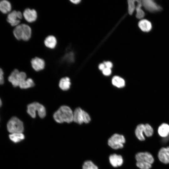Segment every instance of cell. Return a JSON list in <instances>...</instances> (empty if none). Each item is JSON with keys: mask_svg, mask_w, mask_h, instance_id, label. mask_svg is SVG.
I'll use <instances>...</instances> for the list:
<instances>
[{"mask_svg": "<svg viewBox=\"0 0 169 169\" xmlns=\"http://www.w3.org/2000/svg\"><path fill=\"white\" fill-rule=\"evenodd\" d=\"M154 131L153 128L149 124L145 125L144 133L148 137L151 136L153 134Z\"/></svg>", "mask_w": 169, "mask_h": 169, "instance_id": "cell-27", "label": "cell"}, {"mask_svg": "<svg viewBox=\"0 0 169 169\" xmlns=\"http://www.w3.org/2000/svg\"><path fill=\"white\" fill-rule=\"evenodd\" d=\"M27 112L32 118H34L36 116V111L41 118H44L46 115V110L44 105L37 102H34L29 104L27 106Z\"/></svg>", "mask_w": 169, "mask_h": 169, "instance_id": "cell-4", "label": "cell"}, {"mask_svg": "<svg viewBox=\"0 0 169 169\" xmlns=\"http://www.w3.org/2000/svg\"><path fill=\"white\" fill-rule=\"evenodd\" d=\"M23 17L28 22L31 23L35 21L37 18V13L34 9L27 8L23 13Z\"/></svg>", "mask_w": 169, "mask_h": 169, "instance_id": "cell-11", "label": "cell"}, {"mask_svg": "<svg viewBox=\"0 0 169 169\" xmlns=\"http://www.w3.org/2000/svg\"><path fill=\"white\" fill-rule=\"evenodd\" d=\"M136 166L140 169H150L154 160L152 155L147 152H140L135 156Z\"/></svg>", "mask_w": 169, "mask_h": 169, "instance_id": "cell-2", "label": "cell"}, {"mask_svg": "<svg viewBox=\"0 0 169 169\" xmlns=\"http://www.w3.org/2000/svg\"><path fill=\"white\" fill-rule=\"evenodd\" d=\"M91 120L89 114L80 108H76L73 112V121L79 124L88 123Z\"/></svg>", "mask_w": 169, "mask_h": 169, "instance_id": "cell-6", "label": "cell"}, {"mask_svg": "<svg viewBox=\"0 0 169 169\" xmlns=\"http://www.w3.org/2000/svg\"><path fill=\"white\" fill-rule=\"evenodd\" d=\"M103 63L106 68L111 69L113 67V65L112 63L110 61H105Z\"/></svg>", "mask_w": 169, "mask_h": 169, "instance_id": "cell-30", "label": "cell"}, {"mask_svg": "<svg viewBox=\"0 0 169 169\" xmlns=\"http://www.w3.org/2000/svg\"><path fill=\"white\" fill-rule=\"evenodd\" d=\"M12 9L10 3L6 0L0 1V11L3 13L6 14L10 12Z\"/></svg>", "mask_w": 169, "mask_h": 169, "instance_id": "cell-19", "label": "cell"}, {"mask_svg": "<svg viewBox=\"0 0 169 169\" xmlns=\"http://www.w3.org/2000/svg\"><path fill=\"white\" fill-rule=\"evenodd\" d=\"M145 125L141 124L137 125L135 130V134L137 138L140 141H144L145 138L143 135Z\"/></svg>", "mask_w": 169, "mask_h": 169, "instance_id": "cell-18", "label": "cell"}, {"mask_svg": "<svg viewBox=\"0 0 169 169\" xmlns=\"http://www.w3.org/2000/svg\"><path fill=\"white\" fill-rule=\"evenodd\" d=\"M136 0H129L127 1L128 12L130 15L133 14L136 9Z\"/></svg>", "mask_w": 169, "mask_h": 169, "instance_id": "cell-25", "label": "cell"}, {"mask_svg": "<svg viewBox=\"0 0 169 169\" xmlns=\"http://www.w3.org/2000/svg\"><path fill=\"white\" fill-rule=\"evenodd\" d=\"M71 85L70 79L69 78L66 77L61 78L59 81V86L63 90H68Z\"/></svg>", "mask_w": 169, "mask_h": 169, "instance_id": "cell-21", "label": "cell"}, {"mask_svg": "<svg viewBox=\"0 0 169 169\" xmlns=\"http://www.w3.org/2000/svg\"><path fill=\"white\" fill-rule=\"evenodd\" d=\"M158 133L161 137H166L169 135V125L163 123L159 126L158 129Z\"/></svg>", "mask_w": 169, "mask_h": 169, "instance_id": "cell-17", "label": "cell"}, {"mask_svg": "<svg viewBox=\"0 0 169 169\" xmlns=\"http://www.w3.org/2000/svg\"><path fill=\"white\" fill-rule=\"evenodd\" d=\"M111 82L112 84L118 88H122L125 85V81L122 78L118 76H115L113 77Z\"/></svg>", "mask_w": 169, "mask_h": 169, "instance_id": "cell-20", "label": "cell"}, {"mask_svg": "<svg viewBox=\"0 0 169 169\" xmlns=\"http://www.w3.org/2000/svg\"><path fill=\"white\" fill-rule=\"evenodd\" d=\"M82 169H98V168L92 161L88 160L84 162Z\"/></svg>", "mask_w": 169, "mask_h": 169, "instance_id": "cell-26", "label": "cell"}, {"mask_svg": "<svg viewBox=\"0 0 169 169\" xmlns=\"http://www.w3.org/2000/svg\"><path fill=\"white\" fill-rule=\"evenodd\" d=\"M13 33L17 39L27 41L31 37L32 30L28 25L24 23L20 24L15 27Z\"/></svg>", "mask_w": 169, "mask_h": 169, "instance_id": "cell-3", "label": "cell"}, {"mask_svg": "<svg viewBox=\"0 0 169 169\" xmlns=\"http://www.w3.org/2000/svg\"><path fill=\"white\" fill-rule=\"evenodd\" d=\"M109 160L111 165L115 167L121 166L123 163L122 156L115 154L110 155L109 157Z\"/></svg>", "mask_w": 169, "mask_h": 169, "instance_id": "cell-14", "label": "cell"}, {"mask_svg": "<svg viewBox=\"0 0 169 169\" xmlns=\"http://www.w3.org/2000/svg\"><path fill=\"white\" fill-rule=\"evenodd\" d=\"M3 72L2 69L0 68V84L4 83Z\"/></svg>", "mask_w": 169, "mask_h": 169, "instance_id": "cell-29", "label": "cell"}, {"mask_svg": "<svg viewBox=\"0 0 169 169\" xmlns=\"http://www.w3.org/2000/svg\"><path fill=\"white\" fill-rule=\"evenodd\" d=\"M125 142V139L123 135L115 133L109 138L108 144L112 148L117 150L122 148Z\"/></svg>", "mask_w": 169, "mask_h": 169, "instance_id": "cell-7", "label": "cell"}, {"mask_svg": "<svg viewBox=\"0 0 169 169\" xmlns=\"http://www.w3.org/2000/svg\"><path fill=\"white\" fill-rule=\"evenodd\" d=\"M103 75L106 76L110 75L112 72L111 69L105 67L102 71Z\"/></svg>", "mask_w": 169, "mask_h": 169, "instance_id": "cell-28", "label": "cell"}, {"mask_svg": "<svg viewBox=\"0 0 169 169\" xmlns=\"http://www.w3.org/2000/svg\"><path fill=\"white\" fill-rule=\"evenodd\" d=\"M35 84L31 78H28L22 81L19 85L20 88L22 89H26L33 87Z\"/></svg>", "mask_w": 169, "mask_h": 169, "instance_id": "cell-24", "label": "cell"}, {"mask_svg": "<svg viewBox=\"0 0 169 169\" xmlns=\"http://www.w3.org/2000/svg\"><path fill=\"white\" fill-rule=\"evenodd\" d=\"M2 105V101H1V99H0V107Z\"/></svg>", "mask_w": 169, "mask_h": 169, "instance_id": "cell-33", "label": "cell"}, {"mask_svg": "<svg viewBox=\"0 0 169 169\" xmlns=\"http://www.w3.org/2000/svg\"><path fill=\"white\" fill-rule=\"evenodd\" d=\"M53 118L58 123H70L73 121V112L69 106L62 105L54 112Z\"/></svg>", "mask_w": 169, "mask_h": 169, "instance_id": "cell-1", "label": "cell"}, {"mask_svg": "<svg viewBox=\"0 0 169 169\" xmlns=\"http://www.w3.org/2000/svg\"><path fill=\"white\" fill-rule=\"evenodd\" d=\"M31 63L33 68L37 71L43 69L45 66L44 60L38 57L33 58L31 60Z\"/></svg>", "mask_w": 169, "mask_h": 169, "instance_id": "cell-12", "label": "cell"}, {"mask_svg": "<svg viewBox=\"0 0 169 169\" xmlns=\"http://www.w3.org/2000/svg\"><path fill=\"white\" fill-rule=\"evenodd\" d=\"M8 131L12 133H22L24 130L23 122L15 116L12 117L7 124Z\"/></svg>", "mask_w": 169, "mask_h": 169, "instance_id": "cell-5", "label": "cell"}, {"mask_svg": "<svg viewBox=\"0 0 169 169\" xmlns=\"http://www.w3.org/2000/svg\"><path fill=\"white\" fill-rule=\"evenodd\" d=\"M142 6L147 10L151 12L159 11L161 7L153 0H143L141 1Z\"/></svg>", "mask_w": 169, "mask_h": 169, "instance_id": "cell-10", "label": "cell"}, {"mask_svg": "<svg viewBox=\"0 0 169 169\" xmlns=\"http://www.w3.org/2000/svg\"><path fill=\"white\" fill-rule=\"evenodd\" d=\"M138 26L141 31L145 32L150 31L152 27L151 22L146 19H142L140 21Z\"/></svg>", "mask_w": 169, "mask_h": 169, "instance_id": "cell-15", "label": "cell"}, {"mask_svg": "<svg viewBox=\"0 0 169 169\" xmlns=\"http://www.w3.org/2000/svg\"><path fill=\"white\" fill-rule=\"evenodd\" d=\"M44 43L46 47L50 49H53L56 47L57 40L55 36L52 35H49L44 39Z\"/></svg>", "mask_w": 169, "mask_h": 169, "instance_id": "cell-16", "label": "cell"}, {"mask_svg": "<svg viewBox=\"0 0 169 169\" xmlns=\"http://www.w3.org/2000/svg\"><path fill=\"white\" fill-rule=\"evenodd\" d=\"M105 68L104 64L103 63L100 64L98 66L99 69L102 71Z\"/></svg>", "mask_w": 169, "mask_h": 169, "instance_id": "cell-31", "label": "cell"}, {"mask_svg": "<svg viewBox=\"0 0 169 169\" xmlns=\"http://www.w3.org/2000/svg\"><path fill=\"white\" fill-rule=\"evenodd\" d=\"M70 1L73 4H77L79 3L81 1L80 0H70Z\"/></svg>", "mask_w": 169, "mask_h": 169, "instance_id": "cell-32", "label": "cell"}, {"mask_svg": "<svg viewBox=\"0 0 169 169\" xmlns=\"http://www.w3.org/2000/svg\"><path fill=\"white\" fill-rule=\"evenodd\" d=\"M158 157L161 162L165 164L169 163V146L161 148L158 153Z\"/></svg>", "mask_w": 169, "mask_h": 169, "instance_id": "cell-13", "label": "cell"}, {"mask_svg": "<svg viewBox=\"0 0 169 169\" xmlns=\"http://www.w3.org/2000/svg\"><path fill=\"white\" fill-rule=\"evenodd\" d=\"M27 75L23 72H19L17 69H14L8 77V80L14 87L19 86L20 83L26 79Z\"/></svg>", "mask_w": 169, "mask_h": 169, "instance_id": "cell-8", "label": "cell"}, {"mask_svg": "<svg viewBox=\"0 0 169 169\" xmlns=\"http://www.w3.org/2000/svg\"><path fill=\"white\" fill-rule=\"evenodd\" d=\"M9 138L12 142L16 143L24 140L25 136L22 133H15L9 134Z\"/></svg>", "mask_w": 169, "mask_h": 169, "instance_id": "cell-22", "label": "cell"}, {"mask_svg": "<svg viewBox=\"0 0 169 169\" xmlns=\"http://www.w3.org/2000/svg\"><path fill=\"white\" fill-rule=\"evenodd\" d=\"M136 2L137 3L135 9L136 12V17L138 19H141L145 15L144 11L141 9L142 6L141 1L136 0Z\"/></svg>", "mask_w": 169, "mask_h": 169, "instance_id": "cell-23", "label": "cell"}, {"mask_svg": "<svg viewBox=\"0 0 169 169\" xmlns=\"http://www.w3.org/2000/svg\"><path fill=\"white\" fill-rule=\"evenodd\" d=\"M23 17V14L21 12L13 10L8 14L7 20L12 26L16 27L20 24Z\"/></svg>", "mask_w": 169, "mask_h": 169, "instance_id": "cell-9", "label": "cell"}]
</instances>
